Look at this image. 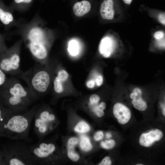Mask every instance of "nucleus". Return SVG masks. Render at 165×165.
<instances>
[{
  "mask_svg": "<svg viewBox=\"0 0 165 165\" xmlns=\"http://www.w3.org/2000/svg\"><path fill=\"white\" fill-rule=\"evenodd\" d=\"M164 33L161 31H158L156 32L154 34L155 38L156 39L162 38L164 36Z\"/></svg>",
  "mask_w": 165,
  "mask_h": 165,
  "instance_id": "obj_31",
  "label": "nucleus"
},
{
  "mask_svg": "<svg viewBox=\"0 0 165 165\" xmlns=\"http://www.w3.org/2000/svg\"><path fill=\"white\" fill-rule=\"evenodd\" d=\"M38 107L35 106L20 113H14L6 120L3 129L13 140L31 141L29 131L31 121Z\"/></svg>",
  "mask_w": 165,
  "mask_h": 165,
  "instance_id": "obj_3",
  "label": "nucleus"
},
{
  "mask_svg": "<svg viewBox=\"0 0 165 165\" xmlns=\"http://www.w3.org/2000/svg\"><path fill=\"white\" fill-rule=\"evenodd\" d=\"M138 95V94L136 93L133 92L130 94V97L131 98L134 99H135L136 97Z\"/></svg>",
  "mask_w": 165,
  "mask_h": 165,
  "instance_id": "obj_37",
  "label": "nucleus"
},
{
  "mask_svg": "<svg viewBox=\"0 0 165 165\" xmlns=\"http://www.w3.org/2000/svg\"><path fill=\"white\" fill-rule=\"evenodd\" d=\"M68 50L72 55L75 56L78 54L79 50V44L77 41L75 40L70 41L68 43Z\"/></svg>",
  "mask_w": 165,
  "mask_h": 165,
  "instance_id": "obj_19",
  "label": "nucleus"
},
{
  "mask_svg": "<svg viewBox=\"0 0 165 165\" xmlns=\"http://www.w3.org/2000/svg\"><path fill=\"white\" fill-rule=\"evenodd\" d=\"M96 106L99 109L104 110L106 108V105L104 102H102Z\"/></svg>",
  "mask_w": 165,
  "mask_h": 165,
  "instance_id": "obj_34",
  "label": "nucleus"
},
{
  "mask_svg": "<svg viewBox=\"0 0 165 165\" xmlns=\"http://www.w3.org/2000/svg\"><path fill=\"white\" fill-rule=\"evenodd\" d=\"M8 79L6 74L0 68V95Z\"/></svg>",
  "mask_w": 165,
  "mask_h": 165,
  "instance_id": "obj_22",
  "label": "nucleus"
},
{
  "mask_svg": "<svg viewBox=\"0 0 165 165\" xmlns=\"http://www.w3.org/2000/svg\"><path fill=\"white\" fill-rule=\"evenodd\" d=\"M87 87L89 88H93L95 86V82L93 80L88 81L86 83Z\"/></svg>",
  "mask_w": 165,
  "mask_h": 165,
  "instance_id": "obj_33",
  "label": "nucleus"
},
{
  "mask_svg": "<svg viewBox=\"0 0 165 165\" xmlns=\"http://www.w3.org/2000/svg\"><path fill=\"white\" fill-rule=\"evenodd\" d=\"M133 0H123V2L126 4L130 5Z\"/></svg>",
  "mask_w": 165,
  "mask_h": 165,
  "instance_id": "obj_38",
  "label": "nucleus"
},
{
  "mask_svg": "<svg viewBox=\"0 0 165 165\" xmlns=\"http://www.w3.org/2000/svg\"><path fill=\"white\" fill-rule=\"evenodd\" d=\"M91 8V4L89 2L83 0L75 3L73 6V10L76 16L80 17L88 13Z\"/></svg>",
  "mask_w": 165,
  "mask_h": 165,
  "instance_id": "obj_14",
  "label": "nucleus"
},
{
  "mask_svg": "<svg viewBox=\"0 0 165 165\" xmlns=\"http://www.w3.org/2000/svg\"><path fill=\"white\" fill-rule=\"evenodd\" d=\"M7 48L5 42L4 36L0 34V53Z\"/></svg>",
  "mask_w": 165,
  "mask_h": 165,
  "instance_id": "obj_25",
  "label": "nucleus"
},
{
  "mask_svg": "<svg viewBox=\"0 0 165 165\" xmlns=\"http://www.w3.org/2000/svg\"><path fill=\"white\" fill-rule=\"evenodd\" d=\"M80 148L85 152H89L92 148L93 145L89 138L86 135H82L79 142Z\"/></svg>",
  "mask_w": 165,
  "mask_h": 165,
  "instance_id": "obj_16",
  "label": "nucleus"
},
{
  "mask_svg": "<svg viewBox=\"0 0 165 165\" xmlns=\"http://www.w3.org/2000/svg\"><path fill=\"white\" fill-rule=\"evenodd\" d=\"M113 113L118 122L121 124L127 123L131 118V113L129 108L121 103H117L115 104Z\"/></svg>",
  "mask_w": 165,
  "mask_h": 165,
  "instance_id": "obj_9",
  "label": "nucleus"
},
{
  "mask_svg": "<svg viewBox=\"0 0 165 165\" xmlns=\"http://www.w3.org/2000/svg\"><path fill=\"white\" fill-rule=\"evenodd\" d=\"M0 96L4 99L9 108L14 113L27 111L36 99L28 88L13 77L8 79Z\"/></svg>",
  "mask_w": 165,
  "mask_h": 165,
  "instance_id": "obj_1",
  "label": "nucleus"
},
{
  "mask_svg": "<svg viewBox=\"0 0 165 165\" xmlns=\"http://www.w3.org/2000/svg\"><path fill=\"white\" fill-rule=\"evenodd\" d=\"M34 133L39 140L53 130L57 125L55 115L44 107L38 108L34 116Z\"/></svg>",
  "mask_w": 165,
  "mask_h": 165,
  "instance_id": "obj_8",
  "label": "nucleus"
},
{
  "mask_svg": "<svg viewBox=\"0 0 165 165\" xmlns=\"http://www.w3.org/2000/svg\"><path fill=\"white\" fill-rule=\"evenodd\" d=\"M57 77L62 82H64L68 79V74L66 71L61 70L58 72Z\"/></svg>",
  "mask_w": 165,
  "mask_h": 165,
  "instance_id": "obj_23",
  "label": "nucleus"
},
{
  "mask_svg": "<svg viewBox=\"0 0 165 165\" xmlns=\"http://www.w3.org/2000/svg\"><path fill=\"white\" fill-rule=\"evenodd\" d=\"M165 15L164 13L160 14L158 17L159 21L162 24L165 25Z\"/></svg>",
  "mask_w": 165,
  "mask_h": 165,
  "instance_id": "obj_29",
  "label": "nucleus"
},
{
  "mask_svg": "<svg viewBox=\"0 0 165 165\" xmlns=\"http://www.w3.org/2000/svg\"><path fill=\"white\" fill-rule=\"evenodd\" d=\"M31 153L38 165L54 164L59 160V152L53 141L39 140L35 144L29 145Z\"/></svg>",
  "mask_w": 165,
  "mask_h": 165,
  "instance_id": "obj_7",
  "label": "nucleus"
},
{
  "mask_svg": "<svg viewBox=\"0 0 165 165\" xmlns=\"http://www.w3.org/2000/svg\"><path fill=\"white\" fill-rule=\"evenodd\" d=\"M93 111L99 117H101L105 115V113L103 110L99 109L97 106L94 108Z\"/></svg>",
  "mask_w": 165,
  "mask_h": 165,
  "instance_id": "obj_28",
  "label": "nucleus"
},
{
  "mask_svg": "<svg viewBox=\"0 0 165 165\" xmlns=\"http://www.w3.org/2000/svg\"><path fill=\"white\" fill-rule=\"evenodd\" d=\"M32 0H14V2L17 4H28L30 3Z\"/></svg>",
  "mask_w": 165,
  "mask_h": 165,
  "instance_id": "obj_32",
  "label": "nucleus"
},
{
  "mask_svg": "<svg viewBox=\"0 0 165 165\" xmlns=\"http://www.w3.org/2000/svg\"><path fill=\"white\" fill-rule=\"evenodd\" d=\"M20 40L0 53V68L6 74L18 77L23 72L20 67Z\"/></svg>",
  "mask_w": 165,
  "mask_h": 165,
  "instance_id": "obj_6",
  "label": "nucleus"
},
{
  "mask_svg": "<svg viewBox=\"0 0 165 165\" xmlns=\"http://www.w3.org/2000/svg\"><path fill=\"white\" fill-rule=\"evenodd\" d=\"M163 114V115L164 116H165V107L164 106V107L163 108L162 111Z\"/></svg>",
  "mask_w": 165,
  "mask_h": 165,
  "instance_id": "obj_40",
  "label": "nucleus"
},
{
  "mask_svg": "<svg viewBox=\"0 0 165 165\" xmlns=\"http://www.w3.org/2000/svg\"><path fill=\"white\" fill-rule=\"evenodd\" d=\"M106 137L109 138H110V137H111L112 136V135L111 134L109 133H107L106 134Z\"/></svg>",
  "mask_w": 165,
  "mask_h": 165,
  "instance_id": "obj_39",
  "label": "nucleus"
},
{
  "mask_svg": "<svg viewBox=\"0 0 165 165\" xmlns=\"http://www.w3.org/2000/svg\"><path fill=\"white\" fill-rule=\"evenodd\" d=\"M114 45L112 38L108 36L104 37L101 41L99 46L100 53L105 57H109L113 51Z\"/></svg>",
  "mask_w": 165,
  "mask_h": 165,
  "instance_id": "obj_11",
  "label": "nucleus"
},
{
  "mask_svg": "<svg viewBox=\"0 0 165 165\" xmlns=\"http://www.w3.org/2000/svg\"><path fill=\"white\" fill-rule=\"evenodd\" d=\"M163 135L162 132L159 129L152 130L148 133L142 134L140 137L139 142L142 146L149 147L155 141L160 140Z\"/></svg>",
  "mask_w": 165,
  "mask_h": 165,
  "instance_id": "obj_10",
  "label": "nucleus"
},
{
  "mask_svg": "<svg viewBox=\"0 0 165 165\" xmlns=\"http://www.w3.org/2000/svg\"><path fill=\"white\" fill-rule=\"evenodd\" d=\"M96 82L97 86H101L103 83V78L102 76L101 75L98 76L96 79Z\"/></svg>",
  "mask_w": 165,
  "mask_h": 165,
  "instance_id": "obj_30",
  "label": "nucleus"
},
{
  "mask_svg": "<svg viewBox=\"0 0 165 165\" xmlns=\"http://www.w3.org/2000/svg\"><path fill=\"white\" fill-rule=\"evenodd\" d=\"M54 89L55 91L58 94H60L63 91V88L62 82L57 76L54 79L53 82Z\"/></svg>",
  "mask_w": 165,
  "mask_h": 165,
  "instance_id": "obj_20",
  "label": "nucleus"
},
{
  "mask_svg": "<svg viewBox=\"0 0 165 165\" xmlns=\"http://www.w3.org/2000/svg\"><path fill=\"white\" fill-rule=\"evenodd\" d=\"M115 145V142L112 139L102 141L100 143L101 146L105 149H110L114 147Z\"/></svg>",
  "mask_w": 165,
  "mask_h": 165,
  "instance_id": "obj_21",
  "label": "nucleus"
},
{
  "mask_svg": "<svg viewBox=\"0 0 165 165\" xmlns=\"http://www.w3.org/2000/svg\"><path fill=\"white\" fill-rule=\"evenodd\" d=\"M0 21L6 28L11 26L15 21L13 15L11 11L1 7Z\"/></svg>",
  "mask_w": 165,
  "mask_h": 165,
  "instance_id": "obj_15",
  "label": "nucleus"
},
{
  "mask_svg": "<svg viewBox=\"0 0 165 165\" xmlns=\"http://www.w3.org/2000/svg\"><path fill=\"white\" fill-rule=\"evenodd\" d=\"M27 83L28 89L36 98L41 94L45 92L50 83V77L45 70L36 64L27 71L23 72L18 77Z\"/></svg>",
  "mask_w": 165,
  "mask_h": 165,
  "instance_id": "obj_4",
  "label": "nucleus"
},
{
  "mask_svg": "<svg viewBox=\"0 0 165 165\" xmlns=\"http://www.w3.org/2000/svg\"><path fill=\"white\" fill-rule=\"evenodd\" d=\"M26 142L23 140H15L9 145L6 159L8 165H38Z\"/></svg>",
  "mask_w": 165,
  "mask_h": 165,
  "instance_id": "obj_5",
  "label": "nucleus"
},
{
  "mask_svg": "<svg viewBox=\"0 0 165 165\" xmlns=\"http://www.w3.org/2000/svg\"><path fill=\"white\" fill-rule=\"evenodd\" d=\"M113 4V0H104L101 3L100 13L103 19L110 20L113 18L115 14Z\"/></svg>",
  "mask_w": 165,
  "mask_h": 165,
  "instance_id": "obj_12",
  "label": "nucleus"
},
{
  "mask_svg": "<svg viewBox=\"0 0 165 165\" xmlns=\"http://www.w3.org/2000/svg\"><path fill=\"white\" fill-rule=\"evenodd\" d=\"M22 35L26 45L38 63L46 59L48 53L46 33L38 20L35 18L26 26Z\"/></svg>",
  "mask_w": 165,
  "mask_h": 165,
  "instance_id": "obj_2",
  "label": "nucleus"
},
{
  "mask_svg": "<svg viewBox=\"0 0 165 165\" xmlns=\"http://www.w3.org/2000/svg\"><path fill=\"white\" fill-rule=\"evenodd\" d=\"M112 164V161L108 156L104 157L101 162L99 163V165H111Z\"/></svg>",
  "mask_w": 165,
  "mask_h": 165,
  "instance_id": "obj_26",
  "label": "nucleus"
},
{
  "mask_svg": "<svg viewBox=\"0 0 165 165\" xmlns=\"http://www.w3.org/2000/svg\"><path fill=\"white\" fill-rule=\"evenodd\" d=\"M143 164H137L136 165H143Z\"/></svg>",
  "mask_w": 165,
  "mask_h": 165,
  "instance_id": "obj_41",
  "label": "nucleus"
},
{
  "mask_svg": "<svg viewBox=\"0 0 165 165\" xmlns=\"http://www.w3.org/2000/svg\"><path fill=\"white\" fill-rule=\"evenodd\" d=\"M133 92L136 93L138 94L142 95V93L141 90L138 88H135L134 89Z\"/></svg>",
  "mask_w": 165,
  "mask_h": 165,
  "instance_id": "obj_36",
  "label": "nucleus"
},
{
  "mask_svg": "<svg viewBox=\"0 0 165 165\" xmlns=\"http://www.w3.org/2000/svg\"><path fill=\"white\" fill-rule=\"evenodd\" d=\"M100 97L96 94H93L90 96L89 98L90 103L93 105L97 104L100 101Z\"/></svg>",
  "mask_w": 165,
  "mask_h": 165,
  "instance_id": "obj_24",
  "label": "nucleus"
},
{
  "mask_svg": "<svg viewBox=\"0 0 165 165\" xmlns=\"http://www.w3.org/2000/svg\"><path fill=\"white\" fill-rule=\"evenodd\" d=\"M75 131L79 133H85L89 131L90 127L89 125L85 122L81 121L78 122L75 126Z\"/></svg>",
  "mask_w": 165,
  "mask_h": 165,
  "instance_id": "obj_18",
  "label": "nucleus"
},
{
  "mask_svg": "<svg viewBox=\"0 0 165 165\" xmlns=\"http://www.w3.org/2000/svg\"><path fill=\"white\" fill-rule=\"evenodd\" d=\"M134 108L140 111H144L147 108L146 103L142 99L141 95L138 94L136 97L132 101Z\"/></svg>",
  "mask_w": 165,
  "mask_h": 165,
  "instance_id": "obj_17",
  "label": "nucleus"
},
{
  "mask_svg": "<svg viewBox=\"0 0 165 165\" xmlns=\"http://www.w3.org/2000/svg\"><path fill=\"white\" fill-rule=\"evenodd\" d=\"M3 112H2V110L0 108V123L4 122L5 120V117H3Z\"/></svg>",
  "mask_w": 165,
  "mask_h": 165,
  "instance_id": "obj_35",
  "label": "nucleus"
},
{
  "mask_svg": "<svg viewBox=\"0 0 165 165\" xmlns=\"http://www.w3.org/2000/svg\"><path fill=\"white\" fill-rule=\"evenodd\" d=\"M79 142L76 137H72L68 140L67 143V155L72 161L76 162L80 159V156L75 151V148Z\"/></svg>",
  "mask_w": 165,
  "mask_h": 165,
  "instance_id": "obj_13",
  "label": "nucleus"
},
{
  "mask_svg": "<svg viewBox=\"0 0 165 165\" xmlns=\"http://www.w3.org/2000/svg\"><path fill=\"white\" fill-rule=\"evenodd\" d=\"M104 136L103 132L101 131H99L95 134L94 138L95 141H99L103 138Z\"/></svg>",
  "mask_w": 165,
  "mask_h": 165,
  "instance_id": "obj_27",
  "label": "nucleus"
}]
</instances>
